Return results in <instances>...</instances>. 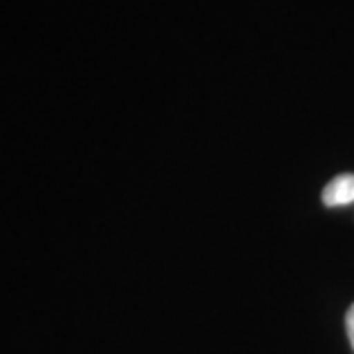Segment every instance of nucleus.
<instances>
[{"mask_svg": "<svg viewBox=\"0 0 354 354\" xmlns=\"http://www.w3.org/2000/svg\"><path fill=\"white\" fill-rule=\"evenodd\" d=\"M322 201L329 208L348 206L354 201V174H341L334 180H329L327 187L322 190Z\"/></svg>", "mask_w": 354, "mask_h": 354, "instance_id": "f257e3e1", "label": "nucleus"}, {"mask_svg": "<svg viewBox=\"0 0 354 354\" xmlns=\"http://www.w3.org/2000/svg\"><path fill=\"white\" fill-rule=\"evenodd\" d=\"M345 327H348V336H350V343H352V350H354V304L350 306L348 318H345Z\"/></svg>", "mask_w": 354, "mask_h": 354, "instance_id": "f03ea898", "label": "nucleus"}]
</instances>
